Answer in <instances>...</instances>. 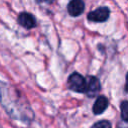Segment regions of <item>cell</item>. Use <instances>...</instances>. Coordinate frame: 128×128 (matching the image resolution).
<instances>
[{
    "mask_svg": "<svg viewBox=\"0 0 128 128\" xmlns=\"http://www.w3.org/2000/svg\"><path fill=\"white\" fill-rule=\"evenodd\" d=\"M0 102L12 118L24 122H31L33 120V110L25 95L17 88L2 84L0 87Z\"/></svg>",
    "mask_w": 128,
    "mask_h": 128,
    "instance_id": "6da1fadb",
    "label": "cell"
},
{
    "mask_svg": "<svg viewBox=\"0 0 128 128\" xmlns=\"http://www.w3.org/2000/svg\"><path fill=\"white\" fill-rule=\"evenodd\" d=\"M110 10L107 7H99L88 13L87 19L92 22H104L109 18Z\"/></svg>",
    "mask_w": 128,
    "mask_h": 128,
    "instance_id": "3957f363",
    "label": "cell"
},
{
    "mask_svg": "<svg viewBox=\"0 0 128 128\" xmlns=\"http://www.w3.org/2000/svg\"><path fill=\"white\" fill-rule=\"evenodd\" d=\"M18 23L26 29H31L35 27L36 19L32 14L28 12H23V13H20L18 16Z\"/></svg>",
    "mask_w": 128,
    "mask_h": 128,
    "instance_id": "8992f818",
    "label": "cell"
},
{
    "mask_svg": "<svg viewBox=\"0 0 128 128\" xmlns=\"http://www.w3.org/2000/svg\"><path fill=\"white\" fill-rule=\"evenodd\" d=\"M85 81H86V86L84 93H86L88 97H95L101 89V85L98 78L94 76H89L87 79H85Z\"/></svg>",
    "mask_w": 128,
    "mask_h": 128,
    "instance_id": "277c9868",
    "label": "cell"
},
{
    "mask_svg": "<svg viewBox=\"0 0 128 128\" xmlns=\"http://www.w3.org/2000/svg\"><path fill=\"white\" fill-rule=\"evenodd\" d=\"M84 8H85V4L83 0H71L67 6L68 13L73 17H77L81 15L84 11Z\"/></svg>",
    "mask_w": 128,
    "mask_h": 128,
    "instance_id": "5b68a950",
    "label": "cell"
},
{
    "mask_svg": "<svg viewBox=\"0 0 128 128\" xmlns=\"http://www.w3.org/2000/svg\"><path fill=\"white\" fill-rule=\"evenodd\" d=\"M120 109H121V117L122 120L124 122L128 121V103L127 101H123L120 105Z\"/></svg>",
    "mask_w": 128,
    "mask_h": 128,
    "instance_id": "ba28073f",
    "label": "cell"
},
{
    "mask_svg": "<svg viewBox=\"0 0 128 128\" xmlns=\"http://www.w3.org/2000/svg\"><path fill=\"white\" fill-rule=\"evenodd\" d=\"M67 84L69 89H71L72 91H75L77 93L85 92V86H86L85 78L77 72H74L69 76Z\"/></svg>",
    "mask_w": 128,
    "mask_h": 128,
    "instance_id": "7a4b0ae2",
    "label": "cell"
},
{
    "mask_svg": "<svg viewBox=\"0 0 128 128\" xmlns=\"http://www.w3.org/2000/svg\"><path fill=\"white\" fill-rule=\"evenodd\" d=\"M108 104H109L108 99L105 96H103V95L99 96L93 105V113L96 115L103 113L106 110V108L108 107Z\"/></svg>",
    "mask_w": 128,
    "mask_h": 128,
    "instance_id": "52a82bcc",
    "label": "cell"
},
{
    "mask_svg": "<svg viewBox=\"0 0 128 128\" xmlns=\"http://www.w3.org/2000/svg\"><path fill=\"white\" fill-rule=\"evenodd\" d=\"M54 0H36L37 3H52Z\"/></svg>",
    "mask_w": 128,
    "mask_h": 128,
    "instance_id": "30bf717a",
    "label": "cell"
},
{
    "mask_svg": "<svg viewBox=\"0 0 128 128\" xmlns=\"http://www.w3.org/2000/svg\"><path fill=\"white\" fill-rule=\"evenodd\" d=\"M91 128H111V124L107 120H101L96 122Z\"/></svg>",
    "mask_w": 128,
    "mask_h": 128,
    "instance_id": "9c48e42d",
    "label": "cell"
}]
</instances>
